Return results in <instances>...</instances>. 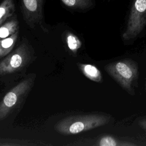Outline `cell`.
<instances>
[{
	"mask_svg": "<svg viewBox=\"0 0 146 146\" xmlns=\"http://www.w3.org/2000/svg\"><path fill=\"white\" fill-rule=\"evenodd\" d=\"M68 7L84 9L92 5L91 0H61Z\"/></svg>",
	"mask_w": 146,
	"mask_h": 146,
	"instance_id": "obj_12",
	"label": "cell"
},
{
	"mask_svg": "<svg viewBox=\"0 0 146 146\" xmlns=\"http://www.w3.org/2000/svg\"><path fill=\"white\" fill-rule=\"evenodd\" d=\"M19 35V31H17L11 35L2 39L1 40L0 45V58L7 55L13 50Z\"/></svg>",
	"mask_w": 146,
	"mask_h": 146,
	"instance_id": "obj_8",
	"label": "cell"
},
{
	"mask_svg": "<svg viewBox=\"0 0 146 146\" xmlns=\"http://www.w3.org/2000/svg\"><path fill=\"white\" fill-rule=\"evenodd\" d=\"M35 79V75L22 80L11 89L3 98L0 103V120L6 118L23 100L31 88Z\"/></svg>",
	"mask_w": 146,
	"mask_h": 146,
	"instance_id": "obj_3",
	"label": "cell"
},
{
	"mask_svg": "<svg viewBox=\"0 0 146 146\" xmlns=\"http://www.w3.org/2000/svg\"><path fill=\"white\" fill-rule=\"evenodd\" d=\"M129 22V29L140 24L146 16V0H133Z\"/></svg>",
	"mask_w": 146,
	"mask_h": 146,
	"instance_id": "obj_6",
	"label": "cell"
},
{
	"mask_svg": "<svg viewBox=\"0 0 146 146\" xmlns=\"http://www.w3.org/2000/svg\"><path fill=\"white\" fill-rule=\"evenodd\" d=\"M15 11V5L13 0H3L0 6V25L11 17Z\"/></svg>",
	"mask_w": 146,
	"mask_h": 146,
	"instance_id": "obj_10",
	"label": "cell"
},
{
	"mask_svg": "<svg viewBox=\"0 0 146 146\" xmlns=\"http://www.w3.org/2000/svg\"><path fill=\"white\" fill-rule=\"evenodd\" d=\"M22 13L26 23L31 28L42 19V0H22Z\"/></svg>",
	"mask_w": 146,
	"mask_h": 146,
	"instance_id": "obj_4",
	"label": "cell"
},
{
	"mask_svg": "<svg viewBox=\"0 0 146 146\" xmlns=\"http://www.w3.org/2000/svg\"><path fill=\"white\" fill-rule=\"evenodd\" d=\"M77 65L83 74L91 80L101 83L103 77L100 71L95 66L90 64L77 63Z\"/></svg>",
	"mask_w": 146,
	"mask_h": 146,
	"instance_id": "obj_7",
	"label": "cell"
},
{
	"mask_svg": "<svg viewBox=\"0 0 146 146\" xmlns=\"http://www.w3.org/2000/svg\"><path fill=\"white\" fill-rule=\"evenodd\" d=\"M33 51L26 40H22L19 46L9 53L0 62V75L4 76L19 71L32 61Z\"/></svg>",
	"mask_w": 146,
	"mask_h": 146,
	"instance_id": "obj_2",
	"label": "cell"
},
{
	"mask_svg": "<svg viewBox=\"0 0 146 146\" xmlns=\"http://www.w3.org/2000/svg\"><path fill=\"white\" fill-rule=\"evenodd\" d=\"M66 42L68 48L73 54H76L82 46V42L79 38L70 31L67 32L66 34Z\"/></svg>",
	"mask_w": 146,
	"mask_h": 146,
	"instance_id": "obj_11",
	"label": "cell"
},
{
	"mask_svg": "<svg viewBox=\"0 0 146 146\" xmlns=\"http://www.w3.org/2000/svg\"><path fill=\"white\" fill-rule=\"evenodd\" d=\"M110 116L102 113H88L63 118L55 125V129L63 135L84 132L107 124Z\"/></svg>",
	"mask_w": 146,
	"mask_h": 146,
	"instance_id": "obj_1",
	"label": "cell"
},
{
	"mask_svg": "<svg viewBox=\"0 0 146 146\" xmlns=\"http://www.w3.org/2000/svg\"><path fill=\"white\" fill-rule=\"evenodd\" d=\"M19 29V22L17 20L16 15L11 19L7 21L3 25L2 24L0 28V38L4 39L7 38L17 31Z\"/></svg>",
	"mask_w": 146,
	"mask_h": 146,
	"instance_id": "obj_9",
	"label": "cell"
},
{
	"mask_svg": "<svg viewBox=\"0 0 146 146\" xmlns=\"http://www.w3.org/2000/svg\"><path fill=\"white\" fill-rule=\"evenodd\" d=\"M104 68L109 75L124 85H125V82L129 80L133 75L130 66L121 61L109 63L104 67Z\"/></svg>",
	"mask_w": 146,
	"mask_h": 146,
	"instance_id": "obj_5",
	"label": "cell"
}]
</instances>
